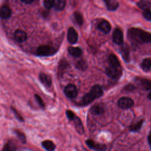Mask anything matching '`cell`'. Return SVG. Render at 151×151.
<instances>
[{
  "mask_svg": "<svg viewBox=\"0 0 151 151\" xmlns=\"http://www.w3.org/2000/svg\"><path fill=\"white\" fill-rule=\"evenodd\" d=\"M129 38L137 42H149L151 41V34L140 28H132L128 30Z\"/></svg>",
  "mask_w": 151,
  "mask_h": 151,
  "instance_id": "6da1fadb",
  "label": "cell"
},
{
  "mask_svg": "<svg viewBox=\"0 0 151 151\" xmlns=\"http://www.w3.org/2000/svg\"><path fill=\"white\" fill-rule=\"evenodd\" d=\"M57 50L48 45H42L37 49V54L39 56H50L55 54Z\"/></svg>",
  "mask_w": 151,
  "mask_h": 151,
  "instance_id": "7a4b0ae2",
  "label": "cell"
},
{
  "mask_svg": "<svg viewBox=\"0 0 151 151\" xmlns=\"http://www.w3.org/2000/svg\"><path fill=\"white\" fill-rule=\"evenodd\" d=\"M107 75L111 78L117 79L119 78L122 74V68L120 67L109 65L106 69Z\"/></svg>",
  "mask_w": 151,
  "mask_h": 151,
  "instance_id": "3957f363",
  "label": "cell"
},
{
  "mask_svg": "<svg viewBox=\"0 0 151 151\" xmlns=\"http://www.w3.org/2000/svg\"><path fill=\"white\" fill-rule=\"evenodd\" d=\"M134 105L133 100L127 97H123L118 101V106L123 109H127L132 107Z\"/></svg>",
  "mask_w": 151,
  "mask_h": 151,
  "instance_id": "277c9868",
  "label": "cell"
},
{
  "mask_svg": "<svg viewBox=\"0 0 151 151\" xmlns=\"http://www.w3.org/2000/svg\"><path fill=\"white\" fill-rule=\"evenodd\" d=\"M77 89L75 85L68 84L64 88V93L67 97L70 99H73L77 95Z\"/></svg>",
  "mask_w": 151,
  "mask_h": 151,
  "instance_id": "5b68a950",
  "label": "cell"
},
{
  "mask_svg": "<svg viewBox=\"0 0 151 151\" xmlns=\"http://www.w3.org/2000/svg\"><path fill=\"white\" fill-rule=\"evenodd\" d=\"M86 143L88 147L96 151H105L107 149V146L105 145L96 143L91 139L87 140Z\"/></svg>",
  "mask_w": 151,
  "mask_h": 151,
  "instance_id": "8992f818",
  "label": "cell"
},
{
  "mask_svg": "<svg viewBox=\"0 0 151 151\" xmlns=\"http://www.w3.org/2000/svg\"><path fill=\"white\" fill-rule=\"evenodd\" d=\"M113 41L118 45H122L123 42V34L119 28H116L113 33Z\"/></svg>",
  "mask_w": 151,
  "mask_h": 151,
  "instance_id": "52a82bcc",
  "label": "cell"
},
{
  "mask_svg": "<svg viewBox=\"0 0 151 151\" xmlns=\"http://www.w3.org/2000/svg\"><path fill=\"white\" fill-rule=\"evenodd\" d=\"M67 40L71 44H75L78 41V34L73 27H70L68 29Z\"/></svg>",
  "mask_w": 151,
  "mask_h": 151,
  "instance_id": "ba28073f",
  "label": "cell"
},
{
  "mask_svg": "<svg viewBox=\"0 0 151 151\" xmlns=\"http://www.w3.org/2000/svg\"><path fill=\"white\" fill-rule=\"evenodd\" d=\"M14 38L18 42H23L27 39V35L25 32L21 29H17L14 32Z\"/></svg>",
  "mask_w": 151,
  "mask_h": 151,
  "instance_id": "9c48e42d",
  "label": "cell"
},
{
  "mask_svg": "<svg viewBox=\"0 0 151 151\" xmlns=\"http://www.w3.org/2000/svg\"><path fill=\"white\" fill-rule=\"evenodd\" d=\"M39 79L40 81L46 87H49L51 86V83H52V80L51 77L44 73H41L39 74Z\"/></svg>",
  "mask_w": 151,
  "mask_h": 151,
  "instance_id": "30bf717a",
  "label": "cell"
},
{
  "mask_svg": "<svg viewBox=\"0 0 151 151\" xmlns=\"http://www.w3.org/2000/svg\"><path fill=\"white\" fill-rule=\"evenodd\" d=\"M98 28L105 34H107L110 31L111 25L106 20H102L100 21L97 26Z\"/></svg>",
  "mask_w": 151,
  "mask_h": 151,
  "instance_id": "8fae6325",
  "label": "cell"
},
{
  "mask_svg": "<svg viewBox=\"0 0 151 151\" xmlns=\"http://www.w3.org/2000/svg\"><path fill=\"white\" fill-rule=\"evenodd\" d=\"M90 111L91 114L94 115H99L101 114L104 112V108L103 104H97L93 105L90 110Z\"/></svg>",
  "mask_w": 151,
  "mask_h": 151,
  "instance_id": "7c38bea8",
  "label": "cell"
},
{
  "mask_svg": "<svg viewBox=\"0 0 151 151\" xmlns=\"http://www.w3.org/2000/svg\"><path fill=\"white\" fill-rule=\"evenodd\" d=\"M90 91L94 96L95 99H97V98H99V97H101L103 94L102 87L99 84L94 85L91 87Z\"/></svg>",
  "mask_w": 151,
  "mask_h": 151,
  "instance_id": "4fadbf2b",
  "label": "cell"
},
{
  "mask_svg": "<svg viewBox=\"0 0 151 151\" xmlns=\"http://www.w3.org/2000/svg\"><path fill=\"white\" fill-rule=\"evenodd\" d=\"M95 99V97H94V96L91 93L90 91H89L88 93H87V94H86L81 99V100L80 101V104L82 105V106H86L88 104H90V103H91Z\"/></svg>",
  "mask_w": 151,
  "mask_h": 151,
  "instance_id": "5bb4252c",
  "label": "cell"
},
{
  "mask_svg": "<svg viewBox=\"0 0 151 151\" xmlns=\"http://www.w3.org/2000/svg\"><path fill=\"white\" fill-rule=\"evenodd\" d=\"M12 12L11 9L7 5H3L1 9V17L2 19H6L11 15Z\"/></svg>",
  "mask_w": 151,
  "mask_h": 151,
  "instance_id": "9a60e30c",
  "label": "cell"
},
{
  "mask_svg": "<svg viewBox=\"0 0 151 151\" xmlns=\"http://www.w3.org/2000/svg\"><path fill=\"white\" fill-rule=\"evenodd\" d=\"M138 84L143 89L147 90L151 88V81L147 79L139 78L137 80Z\"/></svg>",
  "mask_w": 151,
  "mask_h": 151,
  "instance_id": "2e32d148",
  "label": "cell"
},
{
  "mask_svg": "<svg viewBox=\"0 0 151 151\" xmlns=\"http://www.w3.org/2000/svg\"><path fill=\"white\" fill-rule=\"evenodd\" d=\"M68 51L70 54L76 57L81 56L83 53L81 48L78 47H70L68 49Z\"/></svg>",
  "mask_w": 151,
  "mask_h": 151,
  "instance_id": "e0dca14e",
  "label": "cell"
},
{
  "mask_svg": "<svg viewBox=\"0 0 151 151\" xmlns=\"http://www.w3.org/2000/svg\"><path fill=\"white\" fill-rule=\"evenodd\" d=\"M73 121L74 123L75 127L77 131L80 134H83L84 132V127H83V123L81 122V120L80 119V118L76 116V117L74 119V120Z\"/></svg>",
  "mask_w": 151,
  "mask_h": 151,
  "instance_id": "ac0fdd59",
  "label": "cell"
},
{
  "mask_svg": "<svg viewBox=\"0 0 151 151\" xmlns=\"http://www.w3.org/2000/svg\"><path fill=\"white\" fill-rule=\"evenodd\" d=\"M42 147L47 150V151H54L55 149V144L50 140H46L42 142Z\"/></svg>",
  "mask_w": 151,
  "mask_h": 151,
  "instance_id": "d6986e66",
  "label": "cell"
},
{
  "mask_svg": "<svg viewBox=\"0 0 151 151\" xmlns=\"http://www.w3.org/2000/svg\"><path fill=\"white\" fill-rule=\"evenodd\" d=\"M106 4L107 9L109 11H114L119 7V3L116 1L114 0H107L104 1Z\"/></svg>",
  "mask_w": 151,
  "mask_h": 151,
  "instance_id": "ffe728a7",
  "label": "cell"
},
{
  "mask_svg": "<svg viewBox=\"0 0 151 151\" xmlns=\"http://www.w3.org/2000/svg\"><path fill=\"white\" fill-rule=\"evenodd\" d=\"M108 61L109 63V65L111 66H116V67H120V62L117 58V57L114 54H110L109 56Z\"/></svg>",
  "mask_w": 151,
  "mask_h": 151,
  "instance_id": "44dd1931",
  "label": "cell"
},
{
  "mask_svg": "<svg viewBox=\"0 0 151 151\" xmlns=\"http://www.w3.org/2000/svg\"><path fill=\"white\" fill-rule=\"evenodd\" d=\"M120 51V53H121L122 56L123 58V59L125 61H128L129 60V50L128 46H127V45H126V44L123 45L121 47Z\"/></svg>",
  "mask_w": 151,
  "mask_h": 151,
  "instance_id": "7402d4cb",
  "label": "cell"
},
{
  "mask_svg": "<svg viewBox=\"0 0 151 151\" xmlns=\"http://www.w3.org/2000/svg\"><path fill=\"white\" fill-rule=\"evenodd\" d=\"M141 67L145 71H149L151 68V58H146L143 60Z\"/></svg>",
  "mask_w": 151,
  "mask_h": 151,
  "instance_id": "603a6c76",
  "label": "cell"
},
{
  "mask_svg": "<svg viewBox=\"0 0 151 151\" xmlns=\"http://www.w3.org/2000/svg\"><path fill=\"white\" fill-rule=\"evenodd\" d=\"M17 147L15 143L9 140L5 143L2 151H15Z\"/></svg>",
  "mask_w": 151,
  "mask_h": 151,
  "instance_id": "cb8c5ba5",
  "label": "cell"
},
{
  "mask_svg": "<svg viewBox=\"0 0 151 151\" xmlns=\"http://www.w3.org/2000/svg\"><path fill=\"white\" fill-rule=\"evenodd\" d=\"M137 5L143 11L148 10L151 8V4L147 1H140L137 3Z\"/></svg>",
  "mask_w": 151,
  "mask_h": 151,
  "instance_id": "d4e9b609",
  "label": "cell"
},
{
  "mask_svg": "<svg viewBox=\"0 0 151 151\" xmlns=\"http://www.w3.org/2000/svg\"><path fill=\"white\" fill-rule=\"evenodd\" d=\"M65 5V1L64 0H57L54 1V8L56 11H61Z\"/></svg>",
  "mask_w": 151,
  "mask_h": 151,
  "instance_id": "484cf974",
  "label": "cell"
},
{
  "mask_svg": "<svg viewBox=\"0 0 151 151\" xmlns=\"http://www.w3.org/2000/svg\"><path fill=\"white\" fill-rule=\"evenodd\" d=\"M73 15H74V18L76 22L79 25H81L83 24V17L82 14L78 11H76L74 12Z\"/></svg>",
  "mask_w": 151,
  "mask_h": 151,
  "instance_id": "4316f807",
  "label": "cell"
},
{
  "mask_svg": "<svg viewBox=\"0 0 151 151\" xmlns=\"http://www.w3.org/2000/svg\"><path fill=\"white\" fill-rule=\"evenodd\" d=\"M76 67L79 70H84L87 68V65L86 61H84L83 60H80L77 61V62L76 63Z\"/></svg>",
  "mask_w": 151,
  "mask_h": 151,
  "instance_id": "83f0119b",
  "label": "cell"
},
{
  "mask_svg": "<svg viewBox=\"0 0 151 151\" xmlns=\"http://www.w3.org/2000/svg\"><path fill=\"white\" fill-rule=\"evenodd\" d=\"M143 120H140V121L137 122L136 123L132 125L130 127V130L133 132L139 131L140 129V128L143 124Z\"/></svg>",
  "mask_w": 151,
  "mask_h": 151,
  "instance_id": "f1b7e54d",
  "label": "cell"
},
{
  "mask_svg": "<svg viewBox=\"0 0 151 151\" xmlns=\"http://www.w3.org/2000/svg\"><path fill=\"white\" fill-rule=\"evenodd\" d=\"M15 133L17 134V136H18V137L19 139V140L22 143H25V142H26L25 136L22 132H20L19 130H15Z\"/></svg>",
  "mask_w": 151,
  "mask_h": 151,
  "instance_id": "f546056e",
  "label": "cell"
},
{
  "mask_svg": "<svg viewBox=\"0 0 151 151\" xmlns=\"http://www.w3.org/2000/svg\"><path fill=\"white\" fill-rule=\"evenodd\" d=\"M67 66H68V63H67V61L61 60L60 61V65H59L58 70H59L60 72H61V74L63 71L64 69H65Z\"/></svg>",
  "mask_w": 151,
  "mask_h": 151,
  "instance_id": "4dcf8cb0",
  "label": "cell"
},
{
  "mask_svg": "<svg viewBox=\"0 0 151 151\" xmlns=\"http://www.w3.org/2000/svg\"><path fill=\"white\" fill-rule=\"evenodd\" d=\"M143 15L146 19L151 21V11L150 9L143 11Z\"/></svg>",
  "mask_w": 151,
  "mask_h": 151,
  "instance_id": "1f68e13d",
  "label": "cell"
},
{
  "mask_svg": "<svg viewBox=\"0 0 151 151\" xmlns=\"http://www.w3.org/2000/svg\"><path fill=\"white\" fill-rule=\"evenodd\" d=\"M54 1H44L43 2V4H44V6L47 8V9H50L51 8L52 6H54Z\"/></svg>",
  "mask_w": 151,
  "mask_h": 151,
  "instance_id": "d6a6232c",
  "label": "cell"
},
{
  "mask_svg": "<svg viewBox=\"0 0 151 151\" xmlns=\"http://www.w3.org/2000/svg\"><path fill=\"white\" fill-rule=\"evenodd\" d=\"M65 113H66V116H67V118L70 120H71V121H73V120H74V119L76 117V115L74 114V113L72 111H71V110H67V111H66V112H65Z\"/></svg>",
  "mask_w": 151,
  "mask_h": 151,
  "instance_id": "836d02e7",
  "label": "cell"
},
{
  "mask_svg": "<svg viewBox=\"0 0 151 151\" xmlns=\"http://www.w3.org/2000/svg\"><path fill=\"white\" fill-rule=\"evenodd\" d=\"M35 98L38 104L40 105V106L42 108H44V104L43 101H42V99L41 98V97L40 96H38V94H35Z\"/></svg>",
  "mask_w": 151,
  "mask_h": 151,
  "instance_id": "e575fe53",
  "label": "cell"
},
{
  "mask_svg": "<svg viewBox=\"0 0 151 151\" xmlns=\"http://www.w3.org/2000/svg\"><path fill=\"white\" fill-rule=\"evenodd\" d=\"M11 109H12V110L13 111V112H14V113L15 116L16 117V118H17L18 120H19V121H21V122H23V121H24L23 117L18 113V112L17 111V110H16L15 108H14V107H11Z\"/></svg>",
  "mask_w": 151,
  "mask_h": 151,
  "instance_id": "d590c367",
  "label": "cell"
},
{
  "mask_svg": "<svg viewBox=\"0 0 151 151\" xmlns=\"http://www.w3.org/2000/svg\"><path fill=\"white\" fill-rule=\"evenodd\" d=\"M21 1L23 3H25V4H30V3L33 2L34 1H32V0H31V1H29V0H22Z\"/></svg>",
  "mask_w": 151,
  "mask_h": 151,
  "instance_id": "8d00e7d4",
  "label": "cell"
},
{
  "mask_svg": "<svg viewBox=\"0 0 151 151\" xmlns=\"http://www.w3.org/2000/svg\"><path fill=\"white\" fill-rule=\"evenodd\" d=\"M126 89L127 90H132V89H133V86L132 85L129 84L126 87Z\"/></svg>",
  "mask_w": 151,
  "mask_h": 151,
  "instance_id": "74e56055",
  "label": "cell"
},
{
  "mask_svg": "<svg viewBox=\"0 0 151 151\" xmlns=\"http://www.w3.org/2000/svg\"><path fill=\"white\" fill-rule=\"evenodd\" d=\"M148 141H149V143L150 145L151 146V133L149 134V136L148 137Z\"/></svg>",
  "mask_w": 151,
  "mask_h": 151,
  "instance_id": "f35d334b",
  "label": "cell"
},
{
  "mask_svg": "<svg viewBox=\"0 0 151 151\" xmlns=\"http://www.w3.org/2000/svg\"><path fill=\"white\" fill-rule=\"evenodd\" d=\"M148 97L149 98V99H150V100H151V92L149 94V95H148Z\"/></svg>",
  "mask_w": 151,
  "mask_h": 151,
  "instance_id": "ab89813d",
  "label": "cell"
}]
</instances>
